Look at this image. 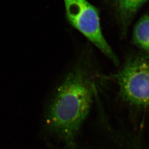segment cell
I'll list each match as a JSON object with an SVG mask.
<instances>
[{"label":"cell","mask_w":149,"mask_h":149,"mask_svg":"<svg viewBox=\"0 0 149 149\" xmlns=\"http://www.w3.org/2000/svg\"><path fill=\"white\" fill-rule=\"evenodd\" d=\"M90 53L79 55L49 96L42 125L47 136L73 146L97 91L99 71Z\"/></svg>","instance_id":"cell-1"},{"label":"cell","mask_w":149,"mask_h":149,"mask_svg":"<svg viewBox=\"0 0 149 149\" xmlns=\"http://www.w3.org/2000/svg\"><path fill=\"white\" fill-rule=\"evenodd\" d=\"M122 101L139 109H149V55L129 56L115 76Z\"/></svg>","instance_id":"cell-2"},{"label":"cell","mask_w":149,"mask_h":149,"mask_svg":"<svg viewBox=\"0 0 149 149\" xmlns=\"http://www.w3.org/2000/svg\"><path fill=\"white\" fill-rule=\"evenodd\" d=\"M69 22L116 65L119 60L102 33L99 12L87 0H63Z\"/></svg>","instance_id":"cell-3"},{"label":"cell","mask_w":149,"mask_h":149,"mask_svg":"<svg viewBox=\"0 0 149 149\" xmlns=\"http://www.w3.org/2000/svg\"><path fill=\"white\" fill-rule=\"evenodd\" d=\"M147 0H114L118 17L125 28L139 9Z\"/></svg>","instance_id":"cell-4"},{"label":"cell","mask_w":149,"mask_h":149,"mask_svg":"<svg viewBox=\"0 0 149 149\" xmlns=\"http://www.w3.org/2000/svg\"><path fill=\"white\" fill-rule=\"evenodd\" d=\"M133 41L143 53L149 55V14L144 15L135 25Z\"/></svg>","instance_id":"cell-5"}]
</instances>
